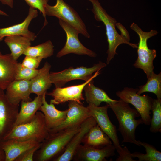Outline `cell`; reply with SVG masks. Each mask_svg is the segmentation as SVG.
<instances>
[{
	"instance_id": "cell-1",
	"label": "cell",
	"mask_w": 161,
	"mask_h": 161,
	"mask_svg": "<svg viewBox=\"0 0 161 161\" xmlns=\"http://www.w3.org/2000/svg\"><path fill=\"white\" fill-rule=\"evenodd\" d=\"M92 5L91 10L94 14L95 19L98 21H102L105 25L106 34L108 44V49L107 51V56L106 64H108L115 55L118 47L122 44H126L133 48H137V45L129 42L130 38L129 33L125 27L120 23H117V26L121 32L120 35L117 31L115 26L117 21L116 19L112 17L107 13L101 6L98 0H88Z\"/></svg>"
},
{
	"instance_id": "cell-2",
	"label": "cell",
	"mask_w": 161,
	"mask_h": 161,
	"mask_svg": "<svg viewBox=\"0 0 161 161\" xmlns=\"http://www.w3.org/2000/svg\"><path fill=\"white\" fill-rule=\"evenodd\" d=\"M108 105L118 120V130L123 137L122 143H129L140 146L136 140L135 131L137 127L143 122L141 118L136 119L140 116L137 110L120 99Z\"/></svg>"
},
{
	"instance_id": "cell-3",
	"label": "cell",
	"mask_w": 161,
	"mask_h": 161,
	"mask_svg": "<svg viewBox=\"0 0 161 161\" xmlns=\"http://www.w3.org/2000/svg\"><path fill=\"white\" fill-rule=\"evenodd\" d=\"M80 126L49 133L35 153L33 161L52 160L62 154L73 136L79 130Z\"/></svg>"
},
{
	"instance_id": "cell-4",
	"label": "cell",
	"mask_w": 161,
	"mask_h": 161,
	"mask_svg": "<svg viewBox=\"0 0 161 161\" xmlns=\"http://www.w3.org/2000/svg\"><path fill=\"white\" fill-rule=\"evenodd\" d=\"M49 134L44 114L37 112L31 121L14 126L3 140L10 139L21 140H32L41 143Z\"/></svg>"
},
{
	"instance_id": "cell-5",
	"label": "cell",
	"mask_w": 161,
	"mask_h": 161,
	"mask_svg": "<svg viewBox=\"0 0 161 161\" xmlns=\"http://www.w3.org/2000/svg\"><path fill=\"white\" fill-rule=\"evenodd\" d=\"M130 27L137 34L139 38L137 50L138 57L133 65L135 68L143 70L148 79L154 72L153 62L156 56V51L148 48L147 41L149 38L157 35L158 32L154 30L149 32L143 31L134 23L131 24Z\"/></svg>"
},
{
	"instance_id": "cell-6",
	"label": "cell",
	"mask_w": 161,
	"mask_h": 161,
	"mask_svg": "<svg viewBox=\"0 0 161 161\" xmlns=\"http://www.w3.org/2000/svg\"><path fill=\"white\" fill-rule=\"evenodd\" d=\"M44 11L46 16H54L67 23L85 37H90L86 25L77 12L64 0H56L55 5L47 4Z\"/></svg>"
},
{
	"instance_id": "cell-7",
	"label": "cell",
	"mask_w": 161,
	"mask_h": 161,
	"mask_svg": "<svg viewBox=\"0 0 161 161\" xmlns=\"http://www.w3.org/2000/svg\"><path fill=\"white\" fill-rule=\"evenodd\" d=\"M106 65V63L100 61L91 67H70L59 72H50L51 81L55 88L62 87L68 82L73 80L79 79L86 81L92 77L93 73L100 70Z\"/></svg>"
},
{
	"instance_id": "cell-8",
	"label": "cell",
	"mask_w": 161,
	"mask_h": 161,
	"mask_svg": "<svg viewBox=\"0 0 161 161\" xmlns=\"http://www.w3.org/2000/svg\"><path fill=\"white\" fill-rule=\"evenodd\" d=\"M138 88L125 87L116 92V95L125 102L133 105L139 113L143 123L150 125L151 111L153 99L148 95L137 94Z\"/></svg>"
},
{
	"instance_id": "cell-9",
	"label": "cell",
	"mask_w": 161,
	"mask_h": 161,
	"mask_svg": "<svg viewBox=\"0 0 161 161\" xmlns=\"http://www.w3.org/2000/svg\"><path fill=\"white\" fill-rule=\"evenodd\" d=\"M87 107L91 116L94 118L97 124L113 142L119 155L122 154L124 150L120 145L116 126L112 123L108 117L109 105L106 104L100 107L89 104Z\"/></svg>"
},
{
	"instance_id": "cell-10",
	"label": "cell",
	"mask_w": 161,
	"mask_h": 161,
	"mask_svg": "<svg viewBox=\"0 0 161 161\" xmlns=\"http://www.w3.org/2000/svg\"><path fill=\"white\" fill-rule=\"evenodd\" d=\"M59 20L60 25L66 33V41L64 47L57 53V57L70 53L86 55L92 57L97 56L95 52L86 47L80 41L78 37L79 33L76 29L62 20Z\"/></svg>"
},
{
	"instance_id": "cell-11",
	"label": "cell",
	"mask_w": 161,
	"mask_h": 161,
	"mask_svg": "<svg viewBox=\"0 0 161 161\" xmlns=\"http://www.w3.org/2000/svg\"><path fill=\"white\" fill-rule=\"evenodd\" d=\"M96 72L92 77L83 83L66 87L55 88L52 92L46 93L53 99L50 102L54 105H58L67 101H75L82 104L81 101L84 100L82 92L86 85L100 74V71Z\"/></svg>"
},
{
	"instance_id": "cell-12",
	"label": "cell",
	"mask_w": 161,
	"mask_h": 161,
	"mask_svg": "<svg viewBox=\"0 0 161 161\" xmlns=\"http://www.w3.org/2000/svg\"><path fill=\"white\" fill-rule=\"evenodd\" d=\"M19 106V105L11 103L4 92L0 94V141L15 126Z\"/></svg>"
},
{
	"instance_id": "cell-13",
	"label": "cell",
	"mask_w": 161,
	"mask_h": 161,
	"mask_svg": "<svg viewBox=\"0 0 161 161\" xmlns=\"http://www.w3.org/2000/svg\"><path fill=\"white\" fill-rule=\"evenodd\" d=\"M66 117L61 123L50 131L49 133L70 128L80 126L88 118L91 117L88 107L76 101H69Z\"/></svg>"
},
{
	"instance_id": "cell-14",
	"label": "cell",
	"mask_w": 161,
	"mask_h": 161,
	"mask_svg": "<svg viewBox=\"0 0 161 161\" xmlns=\"http://www.w3.org/2000/svg\"><path fill=\"white\" fill-rule=\"evenodd\" d=\"M115 150L112 144L101 148L80 145L77 149L72 160L76 161H106V158L115 155Z\"/></svg>"
},
{
	"instance_id": "cell-15",
	"label": "cell",
	"mask_w": 161,
	"mask_h": 161,
	"mask_svg": "<svg viewBox=\"0 0 161 161\" xmlns=\"http://www.w3.org/2000/svg\"><path fill=\"white\" fill-rule=\"evenodd\" d=\"M97 124L95 120L92 116L86 119L81 125L79 131L70 140L64 152L53 161L72 160L77 149L82 143L85 135L92 127Z\"/></svg>"
},
{
	"instance_id": "cell-16",
	"label": "cell",
	"mask_w": 161,
	"mask_h": 161,
	"mask_svg": "<svg viewBox=\"0 0 161 161\" xmlns=\"http://www.w3.org/2000/svg\"><path fill=\"white\" fill-rule=\"evenodd\" d=\"M38 15L37 9L30 7L28 15L22 22L8 27L0 28V37L3 38L10 35H19L27 37L31 41H34L36 36L28 28L31 21Z\"/></svg>"
},
{
	"instance_id": "cell-17",
	"label": "cell",
	"mask_w": 161,
	"mask_h": 161,
	"mask_svg": "<svg viewBox=\"0 0 161 161\" xmlns=\"http://www.w3.org/2000/svg\"><path fill=\"white\" fill-rule=\"evenodd\" d=\"M5 90V94L6 97L13 104L19 105L21 101L32 100L30 96L31 93L30 80H15Z\"/></svg>"
},
{
	"instance_id": "cell-18",
	"label": "cell",
	"mask_w": 161,
	"mask_h": 161,
	"mask_svg": "<svg viewBox=\"0 0 161 161\" xmlns=\"http://www.w3.org/2000/svg\"><path fill=\"white\" fill-rule=\"evenodd\" d=\"M40 143L32 140H21L10 139L0 141L1 146L5 153V161H14L25 151Z\"/></svg>"
},
{
	"instance_id": "cell-19",
	"label": "cell",
	"mask_w": 161,
	"mask_h": 161,
	"mask_svg": "<svg viewBox=\"0 0 161 161\" xmlns=\"http://www.w3.org/2000/svg\"><path fill=\"white\" fill-rule=\"evenodd\" d=\"M46 92L42 95L43 103L39 110L44 114L46 124L49 132L60 125L65 120L68 109L60 111L57 109L52 103L50 102L49 104L46 100Z\"/></svg>"
},
{
	"instance_id": "cell-20",
	"label": "cell",
	"mask_w": 161,
	"mask_h": 161,
	"mask_svg": "<svg viewBox=\"0 0 161 161\" xmlns=\"http://www.w3.org/2000/svg\"><path fill=\"white\" fill-rule=\"evenodd\" d=\"M18 62L10 54L0 51V88L4 90L15 80Z\"/></svg>"
},
{
	"instance_id": "cell-21",
	"label": "cell",
	"mask_w": 161,
	"mask_h": 161,
	"mask_svg": "<svg viewBox=\"0 0 161 161\" xmlns=\"http://www.w3.org/2000/svg\"><path fill=\"white\" fill-rule=\"evenodd\" d=\"M51 65L46 62L37 74L30 80V88L31 93L36 94L37 96L42 95L46 92L47 90L52 86L49 71Z\"/></svg>"
},
{
	"instance_id": "cell-22",
	"label": "cell",
	"mask_w": 161,
	"mask_h": 161,
	"mask_svg": "<svg viewBox=\"0 0 161 161\" xmlns=\"http://www.w3.org/2000/svg\"><path fill=\"white\" fill-rule=\"evenodd\" d=\"M21 107L18 112L15 126L31 121L42 105V95L36 97L33 100L21 101Z\"/></svg>"
},
{
	"instance_id": "cell-23",
	"label": "cell",
	"mask_w": 161,
	"mask_h": 161,
	"mask_svg": "<svg viewBox=\"0 0 161 161\" xmlns=\"http://www.w3.org/2000/svg\"><path fill=\"white\" fill-rule=\"evenodd\" d=\"M110 139L97 124L92 127L86 134L82 143L87 146L101 148L112 144Z\"/></svg>"
},
{
	"instance_id": "cell-24",
	"label": "cell",
	"mask_w": 161,
	"mask_h": 161,
	"mask_svg": "<svg viewBox=\"0 0 161 161\" xmlns=\"http://www.w3.org/2000/svg\"><path fill=\"white\" fill-rule=\"evenodd\" d=\"M83 90L86 101L89 104L98 106L103 102L109 105L117 101L110 98L102 89L95 86L93 79L86 85Z\"/></svg>"
},
{
	"instance_id": "cell-25",
	"label": "cell",
	"mask_w": 161,
	"mask_h": 161,
	"mask_svg": "<svg viewBox=\"0 0 161 161\" xmlns=\"http://www.w3.org/2000/svg\"><path fill=\"white\" fill-rule=\"evenodd\" d=\"M4 41L11 51V55L16 60L31 45L29 38L19 35L6 36Z\"/></svg>"
},
{
	"instance_id": "cell-26",
	"label": "cell",
	"mask_w": 161,
	"mask_h": 161,
	"mask_svg": "<svg viewBox=\"0 0 161 161\" xmlns=\"http://www.w3.org/2000/svg\"><path fill=\"white\" fill-rule=\"evenodd\" d=\"M54 46L50 40L36 46L28 47L23 54L25 56L40 57L46 59L54 53Z\"/></svg>"
},
{
	"instance_id": "cell-27",
	"label": "cell",
	"mask_w": 161,
	"mask_h": 161,
	"mask_svg": "<svg viewBox=\"0 0 161 161\" xmlns=\"http://www.w3.org/2000/svg\"><path fill=\"white\" fill-rule=\"evenodd\" d=\"M146 92L153 93L156 95L157 98L161 99V72L158 74L154 72L148 79L146 83L139 87L137 94L141 95Z\"/></svg>"
},
{
	"instance_id": "cell-28",
	"label": "cell",
	"mask_w": 161,
	"mask_h": 161,
	"mask_svg": "<svg viewBox=\"0 0 161 161\" xmlns=\"http://www.w3.org/2000/svg\"><path fill=\"white\" fill-rule=\"evenodd\" d=\"M140 146L144 147L146 154L135 152L131 153L132 158L137 157L138 161H161V152L158 151L153 145L147 143L137 140Z\"/></svg>"
},
{
	"instance_id": "cell-29",
	"label": "cell",
	"mask_w": 161,
	"mask_h": 161,
	"mask_svg": "<svg viewBox=\"0 0 161 161\" xmlns=\"http://www.w3.org/2000/svg\"><path fill=\"white\" fill-rule=\"evenodd\" d=\"M151 111L153 115L151 119L150 131L154 133L161 132V99H154Z\"/></svg>"
},
{
	"instance_id": "cell-30",
	"label": "cell",
	"mask_w": 161,
	"mask_h": 161,
	"mask_svg": "<svg viewBox=\"0 0 161 161\" xmlns=\"http://www.w3.org/2000/svg\"><path fill=\"white\" fill-rule=\"evenodd\" d=\"M39 69H30L18 63L15 80H30L38 73Z\"/></svg>"
},
{
	"instance_id": "cell-31",
	"label": "cell",
	"mask_w": 161,
	"mask_h": 161,
	"mask_svg": "<svg viewBox=\"0 0 161 161\" xmlns=\"http://www.w3.org/2000/svg\"><path fill=\"white\" fill-rule=\"evenodd\" d=\"M30 7L38 10L44 17V21L43 27L48 23L46 18L44 9L46 5L48 4L49 0H24Z\"/></svg>"
},
{
	"instance_id": "cell-32",
	"label": "cell",
	"mask_w": 161,
	"mask_h": 161,
	"mask_svg": "<svg viewBox=\"0 0 161 161\" xmlns=\"http://www.w3.org/2000/svg\"><path fill=\"white\" fill-rule=\"evenodd\" d=\"M43 59L40 57L25 56L21 64L23 66L27 68L36 69Z\"/></svg>"
},
{
	"instance_id": "cell-33",
	"label": "cell",
	"mask_w": 161,
	"mask_h": 161,
	"mask_svg": "<svg viewBox=\"0 0 161 161\" xmlns=\"http://www.w3.org/2000/svg\"><path fill=\"white\" fill-rule=\"evenodd\" d=\"M41 144V143L25 151L19 155L14 161H33L34 154L39 148Z\"/></svg>"
},
{
	"instance_id": "cell-34",
	"label": "cell",
	"mask_w": 161,
	"mask_h": 161,
	"mask_svg": "<svg viewBox=\"0 0 161 161\" xmlns=\"http://www.w3.org/2000/svg\"><path fill=\"white\" fill-rule=\"evenodd\" d=\"M124 151L121 155L119 156L116 159V161H136L133 159L131 153L128 150L127 147L124 146L123 148Z\"/></svg>"
},
{
	"instance_id": "cell-35",
	"label": "cell",
	"mask_w": 161,
	"mask_h": 161,
	"mask_svg": "<svg viewBox=\"0 0 161 161\" xmlns=\"http://www.w3.org/2000/svg\"><path fill=\"white\" fill-rule=\"evenodd\" d=\"M0 1L3 4L7 5L11 8L13 7L14 0H0Z\"/></svg>"
},
{
	"instance_id": "cell-36",
	"label": "cell",
	"mask_w": 161,
	"mask_h": 161,
	"mask_svg": "<svg viewBox=\"0 0 161 161\" xmlns=\"http://www.w3.org/2000/svg\"><path fill=\"white\" fill-rule=\"evenodd\" d=\"M6 156L5 152L0 144V161H5Z\"/></svg>"
},
{
	"instance_id": "cell-37",
	"label": "cell",
	"mask_w": 161,
	"mask_h": 161,
	"mask_svg": "<svg viewBox=\"0 0 161 161\" xmlns=\"http://www.w3.org/2000/svg\"><path fill=\"white\" fill-rule=\"evenodd\" d=\"M0 15L4 16H8V15L6 13L2 11L1 10H0Z\"/></svg>"
},
{
	"instance_id": "cell-38",
	"label": "cell",
	"mask_w": 161,
	"mask_h": 161,
	"mask_svg": "<svg viewBox=\"0 0 161 161\" xmlns=\"http://www.w3.org/2000/svg\"><path fill=\"white\" fill-rule=\"evenodd\" d=\"M4 92V90L0 88V94Z\"/></svg>"
},
{
	"instance_id": "cell-39",
	"label": "cell",
	"mask_w": 161,
	"mask_h": 161,
	"mask_svg": "<svg viewBox=\"0 0 161 161\" xmlns=\"http://www.w3.org/2000/svg\"><path fill=\"white\" fill-rule=\"evenodd\" d=\"M3 38L0 37V41L2 40Z\"/></svg>"
}]
</instances>
